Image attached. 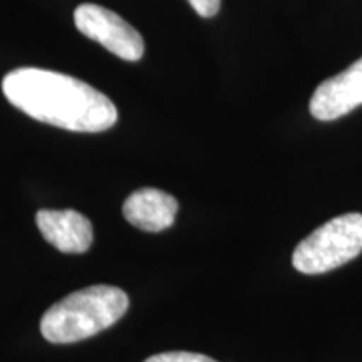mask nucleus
<instances>
[{
	"instance_id": "3",
	"label": "nucleus",
	"mask_w": 362,
	"mask_h": 362,
	"mask_svg": "<svg viewBox=\"0 0 362 362\" xmlns=\"http://www.w3.org/2000/svg\"><path fill=\"white\" fill-rule=\"evenodd\" d=\"M362 252V215L346 214L329 220L298 243L292 265L305 275H319L354 260Z\"/></svg>"
},
{
	"instance_id": "2",
	"label": "nucleus",
	"mask_w": 362,
	"mask_h": 362,
	"mask_svg": "<svg viewBox=\"0 0 362 362\" xmlns=\"http://www.w3.org/2000/svg\"><path fill=\"white\" fill-rule=\"evenodd\" d=\"M129 298L112 285H93L56 302L40 319V332L52 344L84 341L111 327L126 314Z\"/></svg>"
},
{
	"instance_id": "9",
	"label": "nucleus",
	"mask_w": 362,
	"mask_h": 362,
	"mask_svg": "<svg viewBox=\"0 0 362 362\" xmlns=\"http://www.w3.org/2000/svg\"><path fill=\"white\" fill-rule=\"evenodd\" d=\"M188 2L193 7V11L205 19L215 17L221 6V0H188Z\"/></svg>"
},
{
	"instance_id": "5",
	"label": "nucleus",
	"mask_w": 362,
	"mask_h": 362,
	"mask_svg": "<svg viewBox=\"0 0 362 362\" xmlns=\"http://www.w3.org/2000/svg\"><path fill=\"white\" fill-rule=\"evenodd\" d=\"M362 104V57L346 71L319 84L310 99V115L319 121H334Z\"/></svg>"
},
{
	"instance_id": "4",
	"label": "nucleus",
	"mask_w": 362,
	"mask_h": 362,
	"mask_svg": "<svg viewBox=\"0 0 362 362\" xmlns=\"http://www.w3.org/2000/svg\"><path fill=\"white\" fill-rule=\"evenodd\" d=\"M74 22L79 33L96 40L115 56L131 62L143 57L144 40L141 34L112 11L96 4H81L74 12Z\"/></svg>"
},
{
	"instance_id": "8",
	"label": "nucleus",
	"mask_w": 362,
	"mask_h": 362,
	"mask_svg": "<svg viewBox=\"0 0 362 362\" xmlns=\"http://www.w3.org/2000/svg\"><path fill=\"white\" fill-rule=\"evenodd\" d=\"M144 362H218L211 357L197 354V352H163V354H156L148 357Z\"/></svg>"
},
{
	"instance_id": "7",
	"label": "nucleus",
	"mask_w": 362,
	"mask_h": 362,
	"mask_svg": "<svg viewBox=\"0 0 362 362\" xmlns=\"http://www.w3.org/2000/svg\"><path fill=\"white\" fill-rule=\"evenodd\" d=\"M178 202L171 194L156 188L136 189L126 198L123 215L143 232H163L175 223Z\"/></svg>"
},
{
	"instance_id": "1",
	"label": "nucleus",
	"mask_w": 362,
	"mask_h": 362,
	"mask_svg": "<svg viewBox=\"0 0 362 362\" xmlns=\"http://www.w3.org/2000/svg\"><path fill=\"white\" fill-rule=\"evenodd\" d=\"M7 101L40 123L76 133H101L117 121L112 101L72 76L19 67L2 81Z\"/></svg>"
},
{
	"instance_id": "6",
	"label": "nucleus",
	"mask_w": 362,
	"mask_h": 362,
	"mask_svg": "<svg viewBox=\"0 0 362 362\" xmlns=\"http://www.w3.org/2000/svg\"><path fill=\"white\" fill-rule=\"evenodd\" d=\"M42 237L64 253H84L93 243V225L76 210H40L35 216Z\"/></svg>"
}]
</instances>
